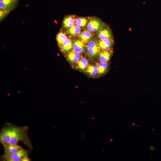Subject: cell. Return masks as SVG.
<instances>
[{
	"label": "cell",
	"mask_w": 161,
	"mask_h": 161,
	"mask_svg": "<svg viewBox=\"0 0 161 161\" xmlns=\"http://www.w3.org/2000/svg\"><path fill=\"white\" fill-rule=\"evenodd\" d=\"M103 26V23L100 20L95 18H92L88 23L87 29L89 31L95 32Z\"/></svg>",
	"instance_id": "cell-5"
},
{
	"label": "cell",
	"mask_w": 161,
	"mask_h": 161,
	"mask_svg": "<svg viewBox=\"0 0 161 161\" xmlns=\"http://www.w3.org/2000/svg\"><path fill=\"white\" fill-rule=\"evenodd\" d=\"M110 140L112 142V139H110Z\"/></svg>",
	"instance_id": "cell-25"
},
{
	"label": "cell",
	"mask_w": 161,
	"mask_h": 161,
	"mask_svg": "<svg viewBox=\"0 0 161 161\" xmlns=\"http://www.w3.org/2000/svg\"><path fill=\"white\" fill-rule=\"evenodd\" d=\"M69 61L72 63L77 62L80 59V53L74 51L69 52L66 55Z\"/></svg>",
	"instance_id": "cell-12"
},
{
	"label": "cell",
	"mask_w": 161,
	"mask_h": 161,
	"mask_svg": "<svg viewBox=\"0 0 161 161\" xmlns=\"http://www.w3.org/2000/svg\"><path fill=\"white\" fill-rule=\"evenodd\" d=\"M87 19L83 18H78L75 21V24L79 27H84L87 23Z\"/></svg>",
	"instance_id": "cell-20"
},
{
	"label": "cell",
	"mask_w": 161,
	"mask_h": 161,
	"mask_svg": "<svg viewBox=\"0 0 161 161\" xmlns=\"http://www.w3.org/2000/svg\"><path fill=\"white\" fill-rule=\"evenodd\" d=\"M150 149L151 151H153L154 149V148L152 146H150Z\"/></svg>",
	"instance_id": "cell-22"
},
{
	"label": "cell",
	"mask_w": 161,
	"mask_h": 161,
	"mask_svg": "<svg viewBox=\"0 0 161 161\" xmlns=\"http://www.w3.org/2000/svg\"><path fill=\"white\" fill-rule=\"evenodd\" d=\"M5 153L12 154L16 153L23 148L18 144L10 145H3Z\"/></svg>",
	"instance_id": "cell-9"
},
{
	"label": "cell",
	"mask_w": 161,
	"mask_h": 161,
	"mask_svg": "<svg viewBox=\"0 0 161 161\" xmlns=\"http://www.w3.org/2000/svg\"><path fill=\"white\" fill-rule=\"evenodd\" d=\"M4 160L7 161H28L30 159L28 156L27 150L22 148L19 151L14 153H5L2 157Z\"/></svg>",
	"instance_id": "cell-2"
},
{
	"label": "cell",
	"mask_w": 161,
	"mask_h": 161,
	"mask_svg": "<svg viewBox=\"0 0 161 161\" xmlns=\"http://www.w3.org/2000/svg\"><path fill=\"white\" fill-rule=\"evenodd\" d=\"M111 54L107 50H105L100 54L99 59L101 62H107L110 59Z\"/></svg>",
	"instance_id": "cell-13"
},
{
	"label": "cell",
	"mask_w": 161,
	"mask_h": 161,
	"mask_svg": "<svg viewBox=\"0 0 161 161\" xmlns=\"http://www.w3.org/2000/svg\"><path fill=\"white\" fill-rule=\"evenodd\" d=\"M77 62L78 68L82 70L85 69L88 64V61L87 60L83 58L80 59Z\"/></svg>",
	"instance_id": "cell-14"
},
{
	"label": "cell",
	"mask_w": 161,
	"mask_h": 161,
	"mask_svg": "<svg viewBox=\"0 0 161 161\" xmlns=\"http://www.w3.org/2000/svg\"><path fill=\"white\" fill-rule=\"evenodd\" d=\"M18 0H0V9L9 12L16 7Z\"/></svg>",
	"instance_id": "cell-3"
},
{
	"label": "cell",
	"mask_w": 161,
	"mask_h": 161,
	"mask_svg": "<svg viewBox=\"0 0 161 161\" xmlns=\"http://www.w3.org/2000/svg\"><path fill=\"white\" fill-rule=\"evenodd\" d=\"M9 12L3 9H0V20L3 19L7 15Z\"/></svg>",
	"instance_id": "cell-21"
},
{
	"label": "cell",
	"mask_w": 161,
	"mask_h": 161,
	"mask_svg": "<svg viewBox=\"0 0 161 161\" xmlns=\"http://www.w3.org/2000/svg\"><path fill=\"white\" fill-rule=\"evenodd\" d=\"M27 126L20 127L10 125L4 128L0 134V143L3 145L18 144L22 141L24 145L33 149L28 135Z\"/></svg>",
	"instance_id": "cell-1"
},
{
	"label": "cell",
	"mask_w": 161,
	"mask_h": 161,
	"mask_svg": "<svg viewBox=\"0 0 161 161\" xmlns=\"http://www.w3.org/2000/svg\"><path fill=\"white\" fill-rule=\"evenodd\" d=\"M92 35V33L88 31H84L79 34V36L83 41H86L90 39Z\"/></svg>",
	"instance_id": "cell-18"
},
{
	"label": "cell",
	"mask_w": 161,
	"mask_h": 161,
	"mask_svg": "<svg viewBox=\"0 0 161 161\" xmlns=\"http://www.w3.org/2000/svg\"><path fill=\"white\" fill-rule=\"evenodd\" d=\"M80 30L81 29L79 27L74 25L67 31L66 32L69 34L75 35L79 33Z\"/></svg>",
	"instance_id": "cell-16"
},
{
	"label": "cell",
	"mask_w": 161,
	"mask_h": 161,
	"mask_svg": "<svg viewBox=\"0 0 161 161\" xmlns=\"http://www.w3.org/2000/svg\"><path fill=\"white\" fill-rule=\"evenodd\" d=\"M86 49L88 54L91 56H95L99 52V46L94 40H92L88 42Z\"/></svg>",
	"instance_id": "cell-4"
},
{
	"label": "cell",
	"mask_w": 161,
	"mask_h": 161,
	"mask_svg": "<svg viewBox=\"0 0 161 161\" xmlns=\"http://www.w3.org/2000/svg\"><path fill=\"white\" fill-rule=\"evenodd\" d=\"M132 125H134V123H132Z\"/></svg>",
	"instance_id": "cell-24"
},
{
	"label": "cell",
	"mask_w": 161,
	"mask_h": 161,
	"mask_svg": "<svg viewBox=\"0 0 161 161\" xmlns=\"http://www.w3.org/2000/svg\"><path fill=\"white\" fill-rule=\"evenodd\" d=\"M97 66L98 70V73L102 74L106 72L108 65L106 63L101 62L98 64Z\"/></svg>",
	"instance_id": "cell-17"
},
{
	"label": "cell",
	"mask_w": 161,
	"mask_h": 161,
	"mask_svg": "<svg viewBox=\"0 0 161 161\" xmlns=\"http://www.w3.org/2000/svg\"><path fill=\"white\" fill-rule=\"evenodd\" d=\"M136 126L137 127H140V126H139V125H137Z\"/></svg>",
	"instance_id": "cell-23"
},
{
	"label": "cell",
	"mask_w": 161,
	"mask_h": 161,
	"mask_svg": "<svg viewBox=\"0 0 161 161\" xmlns=\"http://www.w3.org/2000/svg\"><path fill=\"white\" fill-rule=\"evenodd\" d=\"M87 72L92 76L96 75L98 73V70L97 66L91 65L87 68Z\"/></svg>",
	"instance_id": "cell-15"
},
{
	"label": "cell",
	"mask_w": 161,
	"mask_h": 161,
	"mask_svg": "<svg viewBox=\"0 0 161 161\" xmlns=\"http://www.w3.org/2000/svg\"><path fill=\"white\" fill-rule=\"evenodd\" d=\"M112 39L100 40L97 44L102 49L104 50H109L112 46Z\"/></svg>",
	"instance_id": "cell-10"
},
{
	"label": "cell",
	"mask_w": 161,
	"mask_h": 161,
	"mask_svg": "<svg viewBox=\"0 0 161 161\" xmlns=\"http://www.w3.org/2000/svg\"><path fill=\"white\" fill-rule=\"evenodd\" d=\"M75 20L74 17L72 16L66 17L63 20V27L66 28H70L74 25Z\"/></svg>",
	"instance_id": "cell-11"
},
{
	"label": "cell",
	"mask_w": 161,
	"mask_h": 161,
	"mask_svg": "<svg viewBox=\"0 0 161 161\" xmlns=\"http://www.w3.org/2000/svg\"><path fill=\"white\" fill-rule=\"evenodd\" d=\"M97 35L100 40L112 39V34L108 28H101L97 32Z\"/></svg>",
	"instance_id": "cell-6"
},
{
	"label": "cell",
	"mask_w": 161,
	"mask_h": 161,
	"mask_svg": "<svg viewBox=\"0 0 161 161\" xmlns=\"http://www.w3.org/2000/svg\"><path fill=\"white\" fill-rule=\"evenodd\" d=\"M67 38L66 35L63 32H59L56 36V40L58 45L60 46Z\"/></svg>",
	"instance_id": "cell-19"
},
{
	"label": "cell",
	"mask_w": 161,
	"mask_h": 161,
	"mask_svg": "<svg viewBox=\"0 0 161 161\" xmlns=\"http://www.w3.org/2000/svg\"><path fill=\"white\" fill-rule=\"evenodd\" d=\"M73 47L72 41L68 38H66L60 46L61 51L64 53L70 51Z\"/></svg>",
	"instance_id": "cell-8"
},
{
	"label": "cell",
	"mask_w": 161,
	"mask_h": 161,
	"mask_svg": "<svg viewBox=\"0 0 161 161\" xmlns=\"http://www.w3.org/2000/svg\"><path fill=\"white\" fill-rule=\"evenodd\" d=\"M84 46L83 41L78 39L73 41V51L75 52L80 53L84 52Z\"/></svg>",
	"instance_id": "cell-7"
}]
</instances>
